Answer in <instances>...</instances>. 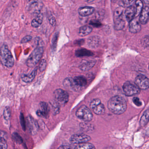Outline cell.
Segmentation results:
<instances>
[{
    "instance_id": "9c48e42d",
    "label": "cell",
    "mask_w": 149,
    "mask_h": 149,
    "mask_svg": "<svg viewBox=\"0 0 149 149\" xmlns=\"http://www.w3.org/2000/svg\"><path fill=\"white\" fill-rule=\"evenodd\" d=\"M91 140L89 136L85 134H76L71 137L70 141L72 144H79L88 143Z\"/></svg>"
},
{
    "instance_id": "f546056e",
    "label": "cell",
    "mask_w": 149,
    "mask_h": 149,
    "mask_svg": "<svg viewBox=\"0 0 149 149\" xmlns=\"http://www.w3.org/2000/svg\"><path fill=\"white\" fill-rule=\"evenodd\" d=\"M47 66V62L45 59H42L40 61L39 65V71L41 72H43L45 70Z\"/></svg>"
},
{
    "instance_id": "9a60e30c",
    "label": "cell",
    "mask_w": 149,
    "mask_h": 149,
    "mask_svg": "<svg viewBox=\"0 0 149 149\" xmlns=\"http://www.w3.org/2000/svg\"><path fill=\"white\" fill-rule=\"evenodd\" d=\"M95 11V8L93 7L90 6H84L81 7L79 9V14L81 16L86 17L90 15L93 14Z\"/></svg>"
},
{
    "instance_id": "277c9868",
    "label": "cell",
    "mask_w": 149,
    "mask_h": 149,
    "mask_svg": "<svg viewBox=\"0 0 149 149\" xmlns=\"http://www.w3.org/2000/svg\"><path fill=\"white\" fill-rule=\"evenodd\" d=\"M114 22L116 29L120 30L122 29L125 26V21L123 19V9L119 7L116 9L114 12Z\"/></svg>"
},
{
    "instance_id": "7402d4cb",
    "label": "cell",
    "mask_w": 149,
    "mask_h": 149,
    "mask_svg": "<svg viewBox=\"0 0 149 149\" xmlns=\"http://www.w3.org/2000/svg\"><path fill=\"white\" fill-rule=\"evenodd\" d=\"M149 121V109H147L143 114L141 120H140V125L141 127H144L147 125Z\"/></svg>"
},
{
    "instance_id": "e0dca14e",
    "label": "cell",
    "mask_w": 149,
    "mask_h": 149,
    "mask_svg": "<svg viewBox=\"0 0 149 149\" xmlns=\"http://www.w3.org/2000/svg\"><path fill=\"white\" fill-rule=\"evenodd\" d=\"M125 17L127 22H130L132 21L134 17H135V11L134 6H130L127 8L125 12Z\"/></svg>"
},
{
    "instance_id": "4fadbf2b",
    "label": "cell",
    "mask_w": 149,
    "mask_h": 149,
    "mask_svg": "<svg viewBox=\"0 0 149 149\" xmlns=\"http://www.w3.org/2000/svg\"><path fill=\"white\" fill-rule=\"evenodd\" d=\"M129 27L130 31L133 33H138L141 29V23L136 18H134L130 22Z\"/></svg>"
},
{
    "instance_id": "60d3db41",
    "label": "cell",
    "mask_w": 149,
    "mask_h": 149,
    "mask_svg": "<svg viewBox=\"0 0 149 149\" xmlns=\"http://www.w3.org/2000/svg\"></svg>"
},
{
    "instance_id": "e575fe53",
    "label": "cell",
    "mask_w": 149,
    "mask_h": 149,
    "mask_svg": "<svg viewBox=\"0 0 149 149\" xmlns=\"http://www.w3.org/2000/svg\"><path fill=\"white\" fill-rule=\"evenodd\" d=\"M32 39V37L30 36H27L24 37L21 40V43H28Z\"/></svg>"
},
{
    "instance_id": "4316f807",
    "label": "cell",
    "mask_w": 149,
    "mask_h": 149,
    "mask_svg": "<svg viewBox=\"0 0 149 149\" xmlns=\"http://www.w3.org/2000/svg\"><path fill=\"white\" fill-rule=\"evenodd\" d=\"M12 137L13 140L18 144H21L23 142L22 139L17 133H13L12 134Z\"/></svg>"
},
{
    "instance_id": "1f68e13d",
    "label": "cell",
    "mask_w": 149,
    "mask_h": 149,
    "mask_svg": "<svg viewBox=\"0 0 149 149\" xmlns=\"http://www.w3.org/2000/svg\"><path fill=\"white\" fill-rule=\"evenodd\" d=\"M20 123H21V126L22 128L25 131L26 129V122H25V120H24V116L23 114L21 113L20 116Z\"/></svg>"
},
{
    "instance_id": "d590c367",
    "label": "cell",
    "mask_w": 149,
    "mask_h": 149,
    "mask_svg": "<svg viewBox=\"0 0 149 149\" xmlns=\"http://www.w3.org/2000/svg\"><path fill=\"white\" fill-rule=\"evenodd\" d=\"M31 24L32 27H34V28H38L41 25L35 18L32 20Z\"/></svg>"
},
{
    "instance_id": "603a6c76",
    "label": "cell",
    "mask_w": 149,
    "mask_h": 149,
    "mask_svg": "<svg viewBox=\"0 0 149 149\" xmlns=\"http://www.w3.org/2000/svg\"><path fill=\"white\" fill-rule=\"evenodd\" d=\"M135 17H137L140 15L143 9V3L142 1H135Z\"/></svg>"
},
{
    "instance_id": "8d00e7d4",
    "label": "cell",
    "mask_w": 149,
    "mask_h": 149,
    "mask_svg": "<svg viewBox=\"0 0 149 149\" xmlns=\"http://www.w3.org/2000/svg\"><path fill=\"white\" fill-rule=\"evenodd\" d=\"M90 24L95 27H99L102 25L101 23L100 22L97 21H91L90 22Z\"/></svg>"
},
{
    "instance_id": "f1b7e54d",
    "label": "cell",
    "mask_w": 149,
    "mask_h": 149,
    "mask_svg": "<svg viewBox=\"0 0 149 149\" xmlns=\"http://www.w3.org/2000/svg\"><path fill=\"white\" fill-rule=\"evenodd\" d=\"M7 139L3 137H0V149H8Z\"/></svg>"
},
{
    "instance_id": "ffe728a7",
    "label": "cell",
    "mask_w": 149,
    "mask_h": 149,
    "mask_svg": "<svg viewBox=\"0 0 149 149\" xmlns=\"http://www.w3.org/2000/svg\"><path fill=\"white\" fill-rule=\"evenodd\" d=\"M95 64V61H89L84 62L79 66L81 71H86L92 69Z\"/></svg>"
},
{
    "instance_id": "5bb4252c",
    "label": "cell",
    "mask_w": 149,
    "mask_h": 149,
    "mask_svg": "<svg viewBox=\"0 0 149 149\" xmlns=\"http://www.w3.org/2000/svg\"><path fill=\"white\" fill-rule=\"evenodd\" d=\"M149 19V8L145 7L143 8L140 15L139 22L143 24H145L148 22Z\"/></svg>"
},
{
    "instance_id": "d6a6232c",
    "label": "cell",
    "mask_w": 149,
    "mask_h": 149,
    "mask_svg": "<svg viewBox=\"0 0 149 149\" xmlns=\"http://www.w3.org/2000/svg\"><path fill=\"white\" fill-rule=\"evenodd\" d=\"M35 19L40 24H41L42 23L43 20V16L41 13H38Z\"/></svg>"
},
{
    "instance_id": "7a4b0ae2",
    "label": "cell",
    "mask_w": 149,
    "mask_h": 149,
    "mask_svg": "<svg viewBox=\"0 0 149 149\" xmlns=\"http://www.w3.org/2000/svg\"><path fill=\"white\" fill-rule=\"evenodd\" d=\"M0 59L2 64L8 68H11L14 66L15 60L13 55L5 45L0 49Z\"/></svg>"
},
{
    "instance_id": "8fae6325",
    "label": "cell",
    "mask_w": 149,
    "mask_h": 149,
    "mask_svg": "<svg viewBox=\"0 0 149 149\" xmlns=\"http://www.w3.org/2000/svg\"><path fill=\"white\" fill-rule=\"evenodd\" d=\"M40 109L37 111V115L39 117L47 118L49 117L50 108L49 105L45 102L40 103Z\"/></svg>"
},
{
    "instance_id": "30bf717a",
    "label": "cell",
    "mask_w": 149,
    "mask_h": 149,
    "mask_svg": "<svg viewBox=\"0 0 149 149\" xmlns=\"http://www.w3.org/2000/svg\"><path fill=\"white\" fill-rule=\"evenodd\" d=\"M135 83L140 89L147 90L149 88V79L144 75H138L136 78Z\"/></svg>"
},
{
    "instance_id": "8992f818",
    "label": "cell",
    "mask_w": 149,
    "mask_h": 149,
    "mask_svg": "<svg viewBox=\"0 0 149 149\" xmlns=\"http://www.w3.org/2000/svg\"><path fill=\"white\" fill-rule=\"evenodd\" d=\"M76 115L78 118L85 121H90L93 118V114L91 110L84 105L78 108L76 112Z\"/></svg>"
},
{
    "instance_id": "ac0fdd59",
    "label": "cell",
    "mask_w": 149,
    "mask_h": 149,
    "mask_svg": "<svg viewBox=\"0 0 149 149\" xmlns=\"http://www.w3.org/2000/svg\"><path fill=\"white\" fill-rule=\"evenodd\" d=\"M100 38L99 36H93L89 38L88 40V44L90 48H95L100 45Z\"/></svg>"
},
{
    "instance_id": "d6986e66",
    "label": "cell",
    "mask_w": 149,
    "mask_h": 149,
    "mask_svg": "<svg viewBox=\"0 0 149 149\" xmlns=\"http://www.w3.org/2000/svg\"><path fill=\"white\" fill-rule=\"evenodd\" d=\"M93 31V28L89 25H84L80 27L79 29V36L81 37L85 36L90 34Z\"/></svg>"
},
{
    "instance_id": "52a82bcc",
    "label": "cell",
    "mask_w": 149,
    "mask_h": 149,
    "mask_svg": "<svg viewBox=\"0 0 149 149\" xmlns=\"http://www.w3.org/2000/svg\"><path fill=\"white\" fill-rule=\"evenodd\" d=\"M54 95L56 101L59 105H65L69 101V94L63 89H56L54 92Z\"/></svg>"
},
{
    "instance_id": "d4e9b609",
    "label": "cell",
    "mask_w": 149,
    "mask_h": 149,
    "mask_svg": "<svg viewBox=\"0 0 149 149\" xmlns=\"http://www.w3.org/2000/svg\"><path fill=\"white\" fill-rule=\"evenodd\" d=\"M74 149H95V148L94 146L92 143H86L78 144L75 147Z\"/></svg>"
},
{
    "instance_id": "3957f363",
    "label": "cell",
    "mask_w": 149,
    "mask_h": 149,
    "mask_svg": "<svg viewBox=\"0 0 149 149\" xmlns=\"http://www.w3.org/2000/svg\"><path fill=\"white\" fill-rule=\"evenodd\" d=\"M43 52V48L42 46H37L35 48L26 61L27 66L29 67L35 66L42 58Z\"/></svg>"
},
{
    "instance_id": "74e56055",
    "label": "cell",
    "mask_w": 149,
    "mask_h": 149,
    "mask_svg": "<svg viewBox=\"0 0 149 149\" xmlns=\"http://www.w3.org/2000/svg\"><path fill=\"white\" fill-rule=\"evenodd\" d=\"M50 23L53 25V26H55L56 25V20L54 17H52L51 18V19L49 20Z\"/></svg>"
},
{
    "instance_id": "6da1fadb",
    "label": "cell",
    "mask_w": 149,
    "mask_h": 149,
    "mask_svg": "<svg viewBox=\"0 0 149 149\" xmlns=\"http://www.w3.org/2000/svg\"><path fill=\"white\" fill-rule=\"evenodd\" d=\"M107 106L108 109L114 114H122L127 110V101L123 97L116 95L109 100Z\"/></svg>"
},
{
    "instance_id": "83f0119b",
    "label": "cell",
    "mask_w": 149,
    "mask_h": 149,
    "mask_svg": "<svg viewBox=\"0 0 149 149\" xmlns=\"http://www.w3.org/2000/svg\"><path fill=\"white\" fill-rule=\"evenodd\" d=\"M3 116L5 120L8 121L9 120L10 116V110L9 108L8 107H6L4 108L3 113Z\"/></svg>"
},
{
    "instance_id": "ab89813d",
    "label": "cell",
    "mask_w": 149,
    "mask_h": 149,
    "mask_svg": "<svg viewBox=\"0 0 149 149\" xmlns=\"http://www.w3.org/2000/svg\"><path fill=\"white\" fill-rule=\"evenodd\" d=\"M143 2H144L146 4H149V1H143Z\"/></svg>"
},
{
    "instance_id": "ba28073f",
    "label": "cell",
    "mask_w": 149,
    "mask_h": 149,
    "mask_svg": "<svg viewBox=\"0 0 149 149\" xmlns=\"http://www.w3.org/2000/svg\"><path fill=\"white\" fill-rule=\"evenodd\" d=\"M90 106L92 111L96 115H102L105 113V106L99 99H94L92 100L90 103Z\"/></svg>"
},
{
    "instance_id": "4dcf8cb0",
    "label": "cell",
    "mask_w": 149,
    "mask_h": 149,
    "mask_svg": "<svg viewBox=\"0 0 149 149\" xmlns=\"http://www.w3.org/2000/svg\"><path fill=\"white\" fill-rule=\"evenodd\" d=\"M142 43L143 46L149 49V35H147L143 38Z\"/></svg>"
},
{
    "instance_id": "484cf974",
    "label": "cell",
    "mask_w": 149,
    "mask_h": 149,
    "mask_svg": "<svg viewBox=\"0 0 149 149\" xmlns=\"http://www.w3.org/2000/svg\"><path fill=\"white\" fill-rule=\"evenodd\" d=\"M134 2V1H119L118 4L121 7L128 8L132 6L133 3Z\"/></svg>"
},
{
    "instance_id": "f35d334b",
    "label": "cell",
    "mask_w": 149,
    "mask_h": 149,
    "mask_svg": "<svg viewBox=\"0 0 149 149\" xmlns=\"http://www.w3.org/2000/svg\"><path fill=\"white\" fill-rule=\"evenodd\" d=\"M58 149H72V148L70 146L68 145H62L60 146Z\"/></svg>"
},
{
    "instance_id": "2e32d148",
    "label": "cell",
    "mask_w": 149,
    "mask_h": 149,
    "mask_svg": "<svg viewBox=\"0 0 149 149\" xmlns=\"http://www.w3.org/2000/svg\"><path fill=\"white\" fill-rule=\"evenodd\" d=\"M37 67H36L30 74H23L22 76V79L25 83L31 82L35 78L37 73Z\"/></svg>"
},
{
    "instance_id": "cb8c5ba5",
    "label": "cell",
    "mask_w": 149,
    "mask_h": 149,
    "mask_svg": "<svg viewBox=\"0 0 149 149\" xmlns=\"http://www.w3.org/2000/svg\"><path fill=\"white\" fill-rule=\"evenodd\" d=\"M39 3L37 1H31L28 4L27 8L29 11H36L38 10Z\"/></svg>"
},
{
    "instance_id": "44dd1931",
    "label": "cell",
    "mask_w": 149,
    "mask_h": 149,
    "mask_svg": "<svg viewBox=\"0 0 149 149\" xmlns=\"http://www.w3.org/2000/svg\"><path fill=\"white\" fill-rule=\"evenodd\" d=\"M75 56L77 57H89L93 55V52L86 49H79L75 51Z\"/></svg>"
},
{
    "instance_id": "7c38bea8",
    "label": "cell",
    "mask_w": 149,
    "mask_h": 149,
    "mask_svg": "<svg viewBox=\"0 0 149 149\" xmlns=\"http://www.w3.org/2000/svg\"><path fill=\"white\" fill-rule=\"evenodd\" d=\"M27 124L29 130L31 134H36L38 129V124L32 117L29 116L27 118Z\"/></svg>"
},
{
    "instance_id": "836d02e7",
    "label": "cell",
    "mask_w": 149,
    "mask_h": 149,
    "mask_svg": "<svg viewBox=\"0 0 149 149\" xmlns=\"http://www.w3.org/2000/svg\"><path fill=\"white\" fill-rule=\"evenodd\" d=\"M133 102L134 104L137 106L140 107L142 106V103L140 101V99L137 97H134L133 99Z\"/></svg>"
},
{
    "instance_id": "5b68a950",
    "label": "cell",
    "mask_w": 149,
    "mask_h": 149,
    "mask_svg": "<svg viewBox=\"0 0 149 149\" xmlns=\"http://www.w3.org/2000/svg\"><path fill=\"white\" fill-rule=\"evenodd\" d=\"M123 89L125 95L127 96H133L138 94L141 92V89L135 83L131 81L125 82L123 86Z\"/></svg>"
}]
</instances>
